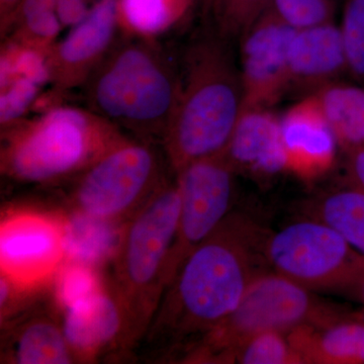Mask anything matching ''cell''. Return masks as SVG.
I'll list each match as a JSON object with an SVG mask.
<instances>
[{
    "label": "cell",
    "instance_id": "cell-7",
    "mask_svg": "<svg viewBox=\"0 0 364 364\" xmlns=\"http://www.w3.org/2000/svg\"><path fill=\"white\" fill-rule=\"evenodd\" d=\"M166 178L155 143L127 136L72 179L69 202L74 213L123 224Z\"/></svg>",
    "mask_w": 364,
    "mask_h": 364
},
{
    "label": "cell",
    "instance_id": "cell-27",
    "mask_svg": "<svg viewBox=\"0 0 364 364\" xmlns=\"http://www.w3.org/2000/svg\"><path fill=\"white\" fill-rule=\"evenodd\" d=\"M348 74L364 83V0H345L341 26Z\"/></svg>",
    "mask_w": 364,
    "mask_h": 364
},
{
    "label": "cell",
    "instance_id": "cell-18",
    "mask_svg": "<svg viewBox=\"0 0 364 364\" xmlns=\"http://www.w3.org/2000/svg\"><path fill=\"white\" fill-rule=\"evenodd\" d=\"M289 338L303 363L364 364V323L354 318L301 326Z\"/></svg>",
    "mask_w": 364,
    "mask_h": 364
},
{
    "label": "cell",
    "instance_id": "cell-31",
    "mask_svg": "<svg viewBox=\"0 0 364 364\" xmlns=\"http://www.w3.org/2000/svg\"><path fill=\"white\" fill-rule=\"evenodd\" d=\"M23 0H0V32L6 28L14 9Z\"/></svg>",
    "mask_w": 364,
    "mask_h": 364
},
{
    "label": "cell",
    "instance_id": "cell-33",
    "mask_svg": "<svg viewBox=\"0 0 364 364\" xmlns=\"http://www.w3.org/2000/svg\"><path fill=\"white\" fill-rule=\"evenodd\" d=\"M200 2H202L203 9H205V6H208V0H200Z\"/></svg>",
    "mask_w": 364,
    "mask_h": 364
},
{
    "label": "cell",
    "instance_id": "cell-17",
    "mask_svg": "<svg viewBox=\"0 0 364 364\" xmlns=\"http://www.w3.org/2000/svg\"><path fill=\"white\" fill-rule=\"evenodd\" d=\"M64 313L62 327L76 360H93L107 347L123 342L124 314L112 287Z\"/></svg>",
    "mask_w": 364,
    "mask_h": 364
},
{
    "label": "cell",
    "instance_id": "cell-29",
    "mask_svg": "<svg viewBox=\"0 0 364 364\" xmlns=\"http://www.w3.org/2000/svg\"><path fill=\"white\" fill-rule=\"evenodd\" d=\"M109 1L112 0H58L57 13L64 28H71Z\"/></svg>",
    "mask_w": 364,
    "mask_h": 364
},
{
    "label": "cell",
    "instance_id": "cell-16",
    "mask_svg": "<svg viewBox=\"0 0 364 364\" xmlns=\"http://www.w3.org/2000/svg\"><path fill=\"white\" fill-rule=\"evenodd\" d=\"M225 155L236 172L272 176L287 170L280 117L270 107H243Z\"/></svg>",
    "mask_w": 364,
    "mask_h": 364
},
{
    "label": "cell",
    "instance_id": "cell-8",
    "mask_svg": "<svg viewBox=\"0 0 364 364\" xmlns=\"http://www.w3.org/2000/svg\"><path fill=\"white\" fill-rule=\"evenodd\" d=\"M273 272L310 291H350L364 269V255L318 220L294 223L268 237Z\"/></svg>",
    "mask_w": 364,
    "mask_h": 364
},
{
    "label": "cell",
    "instance_id": "cell-11",
    "mask_svg": "<svg viewBox=\"0 0 364 364\" xmlns=\"http://www.w3.org/2000/svg\"><path fill=\"white\" fill-rule=\"evenodd\" d=\"M117 0L107 2L85 20L69 28L47 56L50 70L47 107L62 104L60 98L80 90L121 37ZM46 107V109H47Z\"/></svg>",
    "mask_w": 364,
    "mask_h": 364
},
{
    "label": "cell",
    "instance_id": "cell-30",
    "mask_svg": "<svg viewBox=\"0 0 364 364\" xmlns=\"http://www.w3.org/2000/svg\"><path fill=\"white\" fill-rule=\"evenodd\" d=\"M347 174L351 186L364 191V146L346 151Z\"/></svg>",
    "mask_w": 364,
    "mask_h": 364
},
{
    "label": "cell",
    "instance_id": "cell-21",
    "mask_svg": "<svg viewBox=\"0 0 364 364\" xmlns=\"http://www.w3.org/2000/svg\"><path fill=\"white\" fill-rule=\"evenodd\" d=\"M326 119L345 151L364 146V87L335 82L315 92Z\"/></svg>",
    "mask_w": 364,
    "mask_h": 364
},
{
    "label": "cell",
    "instance_id": "cell-10",
    "mask_svg": "<svg viewBox=\"0 0 364 364\" xmlns=\"http://www.w3.org/2000/svg\"><path fill=\"white\" fill-rule=\"evenodd\" d=\"M235 172L225 153L189 163L176 172L181 205L167 267V287L189 254L229 215Z\"/></svg>",
    "mask_w": 364,
    "mask_h": 364
},
{
    "label": "cell",
    "instance_id": "cell-4",
    "mask_svg": "<svg viewBox=\"0 0 364 364\" xmlns=\"http://www.w3.org/2000/svg\"><path fill=\"white\" fill-rule=\"evenodd\" d=\"M127 136L86 107L52 105L1 130V172L25 183L72 181Z\"/></svg>",
    "mask_w": 364,
    "mask_h": 364
},
{
    "label": "cell",
    "instance_id": "cell-23",
    "mask_svg": "<svg viewBox=\"0 0 364 364\" xmlns=\"http://www.w3.org/2000/svg\"><path fill=\"white\" fill-rule=\"evenodd\" d=\"M311 219L325 223L364 255V191L351 186L316 198Z\"/></svg>",
    "mask_w": 364,
    "mask_h": 364
},
{
    "label": "cell",
    "instance_id": "cell-22",
    "mask_svg": "<svg viewBox=\"0 0 364 364\" xmlns=\"http://www.w3.org/2000/svg\"><path fill=\"white\" fill-rule=\"evenodd\" d=\"M124 224L92 219L74 213L68 217L66 260H75L97 267L109 258L114 259L122 236Z\"/></svg>",
    "mask_w": 364,
    "mask_h": 364
},
{
    "label": "cell",
    "instance_id": "cell-12",
    "mask_svg": "<svg viewBox=\"0 0 364 364\" xmlns=\"http://www.w3.org/2000/svg\"><path fill=\"white\" fill-rule=\"evenodd\" d=\"M296 31L270 6L242 36L244 107H272L289 92V50Z\"/></svg>",
    "mask_w": 364,
    "mask_h": 364
},
{
    "label": "cell",
    "instance_id": "cell-1",
    "mask_svg": "<svg viewBox=\"0 0 364 364\" xmlns=\"http://www.w3.org/2000/svg\"><path fill=\"white\" fill-rule=\"evenodd\" d=\"M267 238L247 218L228 215L182 263L148 335L182 339L214 329L238 306L254 280L268 272Z\"/></svg>",
    "mask_w": 364,
    "mask_h": 364
},
{
    "label": "cell",
    "instance_id": "cell-5",
    "mask_svg": "<svg viewBox=\"0 0 364 364\" xmlns=\"http://www.w3.org/2000/svg\"><path fill=\"white\" fill-rule=\"evenodd\" d=\"M181 205L176 178H166L124 225L112 259V287L124 314V348L133 347L148 333L166 291L167 267Z\"/></svg>",
    "mask_w": 364,
    "mask_h": 364
},
{
    "label": "cell",
    "instance_id": "cell-26",
    "mask_svg": "<svg viewBox=\"0 0 364 364\" xmlns=\"http://www.w3.org/2000/svg\"><path fill=\"white\" fill-rule=\"evenodd\" d=\"M296 364L303 363L294 350L289 333H261L235 349L225 363Z\"/></svg>",
    "mask_w": 364,
    "mask_h": 364
},
{
    "label": "cell",
    "instance_id": "cell-32",
    "mask_svg": "<svg viewBox=\"0 0 364 364\" xmlns=\"http://www.w3.org/2000/svg\"><path fill=\"white\" fill-rule=\"evenodd\" d=\"M349 293L353 294L355 298H358L359 301L364 303V269L360 277H359L358 282H356V284H354Z\"/></svg>",
    "mask_w": 364,
    "mask_h": 364
},
{
    "label": "cell",
    "instance_id": "cell-19",
    "mask_svg": "<svg viewBox=\"0 0 364 364\" xmlns=\"http://www.w3.org/2000/svg\"><path fill=\"white\" fill-rule=\"evenodd\" d=\"M200 0H117L122 35L159 40L183 23Z\"/></svg>",
    "mask_w": 364,
    "mask_h": 364
},
{
    "label": "cell",
    "instance_id": "cell-13",
    "mask_svg": "<svg viewBox=\"0 0 364 364\" xmlns=\"http://www.w3.org/2000/svg\"><path fill=\"white\" fill-rule=\"evenodd\" d=\"M287 170L313 179L331 168L336 158V136L315 93L306 95L280 117Z\"/></svg>",
    "mask_w": 364,
    "mask_h": 364
},
{
    "label": "cell",
    "instance_id": "cell-14",
    "mask_svg": "<svg viewBox=\"0 0 364 364\" xmlns=\"http://www.w3.org/2000/svg\"><path fill=\"white\" fill-rule=\"evenodd\" d=\"M289 91L313 95L348 73L340 26L332 23L296 30L289 50Z\"/></svg>",
    "mask_w": 364,
    "mask_h": 364
},
{
    "label": "cell",
    "instance_id": "cell-6",
    "mask_svg": "<svg viewBox=\"0 0 364 364\" xmlns=\"http://www.w3.org/2000/svg\"><path fill=\"white\" fill-rule=\"evenodd\" d=\"M350 318L321 301L312 291L275 272L254 280L238 306L203 335L196 360L226 361L230 354L261 333H289L301 326H325Z\"/></svg>",
    "mask_w": 364,
    "mask_h": 364
},
{
    "label": "cell",
    "instance_id": "cell-2",
    "mask_svg": "<svg viewBox=\"0 0 364 364\" xmlns=\"http://www.w3.org/2000/svg\"><path fill=\"white\" fill-rule=\"evenodd\" d=\"M85 107L134 138L163 143L181 72L159 40L121 35L80 88Z\"/></svg>",
    "mask_w": 364,
    "mask_h": 364
},
{
    "label": "cell",
    "instance_id": "cell-25",
    "mask_svg": "<svg viewBox=\"0 0 364 364\" xmlns=\"http://www.w3.org/2000/svg\"><path fill=\"white\" fill-rule=\"evenodd\" d=\"M54 282L55 301L63 311L105 289L97 267L75 260H65Z\"/></svg>",
    "mask_w": 364,
    "mask_h": 364
},
{
    "label": "cell",
    "instance_id": "cell-3",
    "mask_svg": "<svg viewBox=\"0 0 364 364\" xmlns=\"http://www.w3.org/2000/svg\"><path fill=\"white\" fill-rule=\"evenodd\" d=\"M227 43L212 30L184 54L181 97L162 143L174 172L225 153L243 111L240 68Z\"/></svg>",
    "mask_w": 364,
    "mask_h": 364
},
{
    "label": "cell",
    "instance_id": "cell-9",
    "mask_svg": "<svg viewBox=\"0 0 364 364\" xmlns=\"http://www.w3.org/2000/svg\"><path fill=\"white\" fill-rule=\"evenodd\" d=\"M68 217L36 208H11L0 224L1 277L35 294L56 277L66 260Z\"/></svg>",
    "mask_w": 364,
    "mask_h": 364
},
{
    "label": "cell",
    "instance_id": "cell-20",
    "mask_svg": "<svg viewBox=\"0 0 364 364\" xmlns=\"http://www.w3.org/2000/svg\"><path fill=\"white\" fill-rule=\"evenodd\" d=\"M11 363L65 364L76 360L63 327L48 316H36L18 326L9 352Z\"/></svg>",
    "mask_w": 364,
    "mask_h": 364
},
{
    "label": "cell",
    "instance_id": "cell-24",
    "mask_svg": "<svg viewBox=\"0 0 364 364\" xmlns=\"http://www.w3.org/2000/svg\"><path fill=\"white\" fill-rule=\"evenodd\" d=\"M272 6V0H208L213 30L228 41L241 38Z\"/></svg>",
    "mask_w": 364,
    "mask_h": 364
},
{
    "label": "cell",
    "instance_id": "cell-28",
    "mask_svg": "<svg viewBox=\"0 0 364 364\" xmlns=\"http://www.w3.org/2000/svg\"><path fill=\"white\" fill-rule=\"evenodd\" d=\"M272 6L296 30L334 21L336 0H272Z\"/></svg>",
    "mask_w": 364,
    "mask_h": 364
},
{
    "label": "cell",
    "instance_id": "cell-15",
    "mask_svg": "<svg viewBox=\"0 0 364 364\" xmlns=\"http://www.w3.org/2000/svg\"><path fill=\"white\" fill-rule=\"evenodd\" d=\"M50 85L47 56L26 46L6 41L0 56V126L1 130L28 117L43 88Z\"/></svg>",
    "mask_w": 364,
    "mask_h": 364
}]
</instances>
